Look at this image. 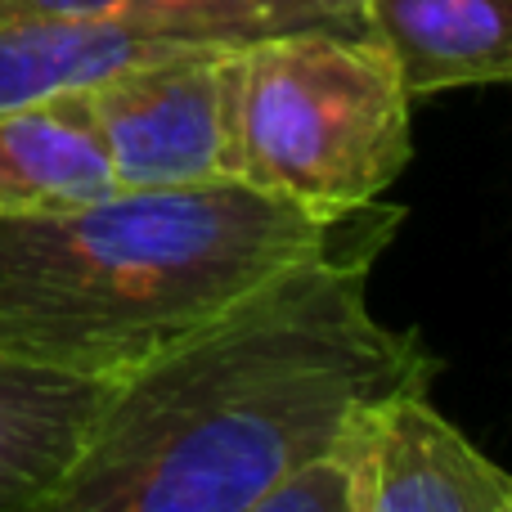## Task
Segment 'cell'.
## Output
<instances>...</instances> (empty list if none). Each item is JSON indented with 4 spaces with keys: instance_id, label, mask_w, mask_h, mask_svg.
I'll use <instances>...</instances> for the list:
<instances>
[{
    "instance_id": "8fae6325",
    "label": "cell",
    "mask_w": 512,
    "mask_h": 512,
    "mask_svg": "<svg viewBox=\"0 0 512 512\" xmlns=\"http://www.w3.org/2000/svg\"><path fill=\"white\" fill-rule=\"evenodd\" d=\"M122 0H0V9H27V14H95Z\"/></svg>"
},
{
    "instance_id": "5b68a950",
    "label": "cell",
    "mask_w": 512,
    "mask_h": 512,
    "mask_svg": "<svg viewBox=\"0 0 512 512\" xmlns=\"http://www.w3.org/2000/svg\"><path fill=\"white\" fill-rule=\"evenodd\" d=\"M239 50L243 45L149 59L86 86L117 189L234 180Z\"/></svg>"
},
{
    "instance_id": "9c48e42d",
    "label": "cell",
    "mask_w": 512,
    "mask_h": 512,
    "mask_svg": "<svg viewBox=\"0 0 512 512\" xmlns=\"http://www.w3.org/2000/svg\"><path fill=\"white\" fill-rule=\"evenodd\" d=\"M414 99L512 86V0H364Z\"/></svg>"
},
{
    "instance_id": "277c9868",
    "label": "cell",
    "mask_w": 512,
    "mask_h": 512,
    "mask_svg": "<svg viewBox=\"0 0 512 512\" xmlns=\"http://www.w3.org/2000/svg\"><path fill=\"white\" fill-rule=\"evenodd\" d=\"M292 27H369L364 0H126L95 14L0 9V108L86 90L122 68L248 45Z\"/></svg>"
},
{
    "instance_id": "6da1fadb",
    "label": "cell",
    "mask_w": 512,
    "mask_h": 512,
    "mask_svg": "<svg viewBox=\"0 0 512 512\" xmlns=\"http://www.w3.org/2000/svg\"><path fill=\"white\" fill-rule=\"evenodd\" d=\"M369 256L310 261L122 373L36 512H243L441 369L369 306Z\"/></svg>"
},
{
    "instance_id": "7c38bea8",
    "label": "cell",
    "mask_w": 512,
    "mask_h": 512,
    "mask_svg": "<svg viewBox=\"0 0 512 512\" xmlns=\"http://www.w3.org/2000/svg\"><path fill=\"white\" fill-rule=\"evenodd\" d=\"M122 5H126V0H122Z\"/></svg>"
},
{
    "instance_id": "ba28073f",
    "label": "cell",
    "mask_w": 512,
    "mask_h": 512,
    "mask_svg": "<svg viewBox=\"0 0 512 512\" xmlns=\"http://www.w3.org/2000/svg\"><path fill=\"white\" fill-rule=\"evenodd\" d=\"M113 189L86 90L0 108V216L68 212Z\"/></svg>"
},
{
    "instance_id": "8992f818",
    "label": "cell",
    "mask_w": 512,
    "mask_h": 512,
    "mask_svg": "<svg viewBox=\"0 0 512 512\" xmlns=\"http://www.w3.org/2000/svg\"><path fill=\"white\" fill-rule=\"evenodd\" d=\"M355 512H512V477L436 414L427 391H405L360 436Z\"/></svg>"
},
{
    "instance_id": "7a4b0ae2",
    "label": "cell",
    "mask_w": 512,
    "mask_h": 512,
    "mask_svg": "<svg viewBox=\"0 0 512 512\" xmlns=\"http://www.w3.org/2000/svg\"><path fill=\"white\" fill-rule=\"evenodd\" d=\"M400 221L405 207H310L243 180L0 216V346L122 378L297 265L378 261Z\"/></svg>"
},
{
    "instance_id": "3957f363",
    "label": "cell",
    "mask_w": 512,
    "mask_h": 512,
    "mask_svg": "<svg viewBox=\"0 0 512 512\" xmlns=\"http://www.w3.org/2000/svg\"><path fill=\"white\" fill-rule=\"evenodd\" d=\"M414 95L369 27H292L239 50L234 180L310 207L378 203L414 158Z\"/></svg>"
},
{
    "instance_id": "52a82bcc",
    "label": "cell",
    "mask_w": 512,
    "mask_h": 512,
    "mask_svg": "<svg viewBox=\"0 0 512 512\" xmlns=\"http://www.w3.org/2000/svg\"><path fill=\"white\" fill-rule=\"evenodd\" d=\"M117 378L0 346V512H36L81 454Z\"/></svg>"
},
{
    "instance_id": "30bf717a",
    "label": "cell",
    "mask_w": 512,
    "mask_h": 512,
    "mask_svg": "<svg viewBox=\"0 0 512 512\" xmlns=\"http://www.w3.org/2000/svg\"><path fill=\"white\" fill-rule=\"evenodd\" d=\"M369 418L337 450L319 454L306 468L288 472L279 486L265 490L243 512H355V459H360V436L369 427Z\"/></svg>"
}]
</instances>
